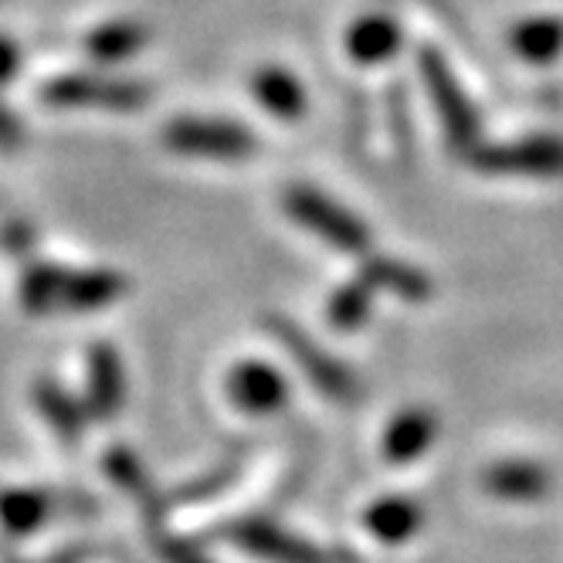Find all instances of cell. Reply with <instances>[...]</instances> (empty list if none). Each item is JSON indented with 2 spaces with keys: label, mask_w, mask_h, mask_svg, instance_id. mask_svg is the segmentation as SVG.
Returning <instances> with one entry per match:
<instances>
[{
  "label": "cell",
  "mask_w": 563,
  "mask_h": 563,
  "mask_svg": "<svg viewBox=\"0 0 563 563\" xmlns=\"http://www.w3.org/2000/svg\"><path fill=\"white\" fill-rule=\"evenodd\" d=\"M424 522V509L411 496H380L364 509V530L380 543H408Z\"/></svg>",
  "instance_id": "cell-18"
},
{
  "label": "cell",
  "mask_w": 563,
  "mask_h": 563,
  "mask_svg": "<svg viewBox=\"0 0 563 563\" xmlns=\"http://www.w3.org/2000/svg\"><path fill=\"white\" fill-rule=\"evenodd\" d=\"M164 146L194 159H249L258 153V136L234 119L177 115L164 130Z\"/></svg>",
  "instance_id": "cell-7"
},
{
  "label": "cell",
  "mask_w": 563,
  "mask_h": 563,
  "mask_svg": "<svg viewBox=\"0 0 563 563\" xmlns=\"http://www.w3.org/2000/svg\"><path fill=\"white\" fill-rule=\"evenodd\" d=\"M356 272L364 275L377 292H390V296L405 299V302H424L434 292L428 272H421L411 262H400V258L364 255V265H360Z\"/></svg>",
  "instance_id": "cell-17"
},
{
  "label": "cell",
  "mask_w": 563,
  "mask_h": 563,
  "mask_svg": "<svg viewBox=\"0 0 563 563\" xmlns=\"http://www.w3.org/2000/svg\"><path fill=\"white\" fill-rule=\"evenodd\" d=\"M146 42H150L146 24L133 21V18H115V21H106L89 31L86 55L99 65H119V62L136 58L146 48Z\"/></svg>",
  "instance_id": "cell-20"
},
{
  "label": "cell",
  "mask_w": 563,
  "mask_h": 563,
  "mask_svg": "<svg viewBox=\"0 0 563 563\" xmlns=\"http://www.w3.org/2000/svg\"><path fill=\"white\" fill-rule=\"evenodd\" d=\"M0 245L14 255H27L34 249V231L27 224H4V231H0Z\"/></svg>",
  "instance_id": "cell-27"
},
{
  "label": "cell",
  "mask_w": 563,
  "mask_h": 563,
  "mask_svg": "<svg viewBox=\"0 0 563 563\" xmlns=\"http://www.w3.org/2000/svg\"><path fill=\"white\" fill-rule=\"evenodd\" d=\"M265 327H268V336L292 356L299 374L327 400H333V405H353V400L364 397V384H360V377L343 364L340 356H333L323 343H316L299 323H292V319H286V316H268Z\"/></svg>",
  "instance_id": "cell-4"
},
{
  "label": "cell",
  "mask_w": 563,
  "mask_h": 563,
  "mask_svg": "<svg viewBox=\"0 0 563 563\" xmlns=\"http://www.w3.org/2000/svg\"><path fill=\"white\" fill-rule=\"evenodd\" d=\"M18 71H21V48L14 37L0 34V89H4Z\"/></svg>",
  "instance_id": "cell-26"
},
{
  "label": "cell",
  "mask_w": 563,
  "mask_h": 563,
  "mask_svg": "<svg viewBox=\"0 0 563 563\" xmlns=\"http://www.w3.org/2000/svg\"><path fill=\"white\" fill-rule=\"evenodd\" d=\"M252 99L282 123H299L309 109L302 78L282 65H262L252 75Z\"/></svg>",
  "instance_id": "cell-15"
},
{
  "label": "cell",
  "mask_w": 563,
  "mask_h": 563,
  "mask_svg": "<svg viewBox=\"0 0 563 563\" xmlns=\"http://www.w3.org/2000/svg\"><path fill=\"white\" fill-rule=\"evenodd\" d=\"M224 397L241 415L272 418L289 405L292 390H289L286 374L278 367L252 356V360H238V364L224 374Z\"/></svg>",
  "instance_id": "cell-9"
},
{
  "label": "cell",
  "mask_w": 563,
  "mask_h": 563,
  "mask_svg": "<svg viewBox=\"0 0 563 563\" xmlns=\"http://www.w3.org/2000/svg\"><path fill=\"white\" fill-rule=\"evenodd\" d=\"M34 408H37V415L45 418V424L55 431V438L65 441V449L82 445L89 421H92L89 411H86V400L71 397L68 387L45 377V380H34Z\"/></svg>",
  "instance_id": "cell-13"
},
{
  "label": "cell",
  "mask_w": 563,
  "mask_h": 563,
  "mask_svg": "<svg viewBox=\"0 0 563 563\" xmlns=\"http://www.w3.org/2000/svg\"><path fill=\"white\" fill-rule=\"evenodd\" d=\"M509 48L527 65H550L563 55V18L533 14L509 27Z\"/></svg>",
  "instance_id": "cell-19"
},
{
  "label": "cell",
  "mask_w": 563,
  "mask_h": 563,
  "mask_svg": "<svg viewBox=\"0 0 563 563\" xmlns=\"http://www.w3.org/2000/svg\"><path fill=\"white\" fill-rule=\"evenodd\" d=\"M380 292L371 286V282L364 275H353L350 282H343V286L333 289L330 302H327V319H330V327L340 330V333H353L360 330L371 319L374 312V299Z\"/></svg>",
  "instance_id": "cell-21"
},
{
  "label": "cell",
  "mask_w": 563,
  "mask_h": 563,
  "mask_svg": "<svg viewBox=\"0 0 563 563\" xmlns=\"http://www.w3.org/2000/svg\"><path fill=\"white\" fill-rule=\"evenodd\" d=\"M224 537L265 563H336L330 550L309 543L306 537L292 530H282L278 522L265 516H245V519L228 522Z\"/></svg>",
  "instance_id": "cell-8"
},
{
  "label": "cell",
  "mask_w": 563,
  "mask_h": 563,
  "mask_svg": "<svg viewBox=\"0 0 563 563\" xmlns=\"http://www.w3.org/2000/svg\"><path fill=\"white\" fill-rule=\"evenodd\" d=\"M468 164L486 177H519V180H560L563 177V136L533 133L503 143H478L468 153Z\"/></svg>",
  "instance_id": "cell-5"
},
{
  "label": "cell",
  "mask_w": 563,
  "mask_h": 563,
  "mask_svg": "<svg viewBox=\"0 0 563 563\" xmlns=\"http://www.w3.org/2000/svg\"><path fill=\"white\" fill-rule=\"evenodd\" d=\"M62 499L65 496L52 489H34V486L4 489L0 493V530L8 537H31L58 512Z\"/></svg>",
  "instance_id": "cell-16"
},
{
  "label": "cell",
  "mask_w": 563,
  "mask_h": 563,
  "mask_svg": "<svg viewBox=\"0 0 563 563\" xmlns=\"http://www.w3.org/2000/svg\"><path fill=\"white\" fill-rule=\"evenodd\" d=\"M434 438L438 415L431 408H405L387 421L380 434V452L390 465H408L434 445Z\"/></svg>",
  "instance_id": "cell-14"
},
{
  "label": "cell",
  "mask_w": 563,
  "mask_h": 563,
  "mask_svg": "<svg viewBox=\"0 0 563 563\" xmlns=\"http://www.w3.org/2000/svg\"><path fill=\"white\" fill-rule=\"evenodd\" d=\"M102 465H106V475H109L112 486H115V489H123L130 499L143 503V499L156 496L153 478H150V472H146L143 459H140L133 449H126V445L109 449V452H106V459H102Z\"/></svg>",
  "instance_id": "cell-22"
},
{
  "label": "cell",
  "mask_w": 563,
  "mask_h": 563,
  "mask_svg": "<svg viewBox=\"0 0 563 563\" xmlns=\"http://www.w3.org/2000/svg\"><path fill=\"white\" fill-rule=\"evenodd\" d=\"M482 489L499 503H540L553 493V472L537 459H499L482 472Z\"/></svg>",
  "instance_id": "cell-11"
},
{
  "label": "cell",
  "mask_w": 563,
  "mask_h": 563,
  "mask_svg": "<svg viewBox=\"0 0 563 563\" xmlns=\"http://www.w3.org/2000/svg\"><path fill=\"white\" fill-rule=\"evenodd\" d=\"M126 278L112 268H65L31 262L18 282V302L27 316H89L123 299Z\"/></svg>",
  "instance_id": "cell-1"
},
{
  "label": "cell",
  "mask_w": 563,
  "mask_h": 563,
  "mask_svg": "<svg viewBox=\"0 0 563 563\" xmlns=\"http://www.w3.org/2000/svg\"><path fill=\"white\" fill-rule=\"evenodd\" d=\"M86 560H89V553L82 547H75V550H58L55 556L37 560V563H86Z\"/></svg>",
  "instance_id": "cell-29"
},
{
  "label": "cell",
  "mask_w": 563,
  "mask_h": 563,
  "mask_svg": "<svg viewBox=\"0 0 563 563\" xmlns=\"http://www.w3.org/2000/svg\"><path fill=\"white\" fill-rule=\"evenodd\" d=\"M234 475H238V462H224V465H218V468H211L205 475L184 482L177 493H170V503H208V499L221 496L231 486Z\"/></svg>",
  "instance_id": "cell-24"
},
{
  "label": "cell",
  "mask_w": 563,
  "mask_h": 563,
  "mask_svg": "<svg viewBox=\"0 0 563 563\" xmlns=\"http://www.w3.org/2000/svg\"><path fill=\"white\" fill-rule=\"evenodd\" d=\"M397 96H390V106H387V119H390V130H394V140H397V150L400 153H411L415 146V133H411V123H408V99L400 89H394Z\"/></svg>",
  "instance_id": "cell-25"
},
{
  "label": "cell",
  "mask_w": 563,
  "mask_h": 563,
  "mask_svg": "<svg viewBox=\"0 0 563 563\" xmlns=\"http://www.w3.org/2000/svg\"><path fill=\"white\" fill-rule=\"evenodd\" d=\"M126 405V367L112 343H92L86 356V411L92 421H112Z\"/></svg>",
  "instance_id": "cell-10"
},
{
  "label": "cell",
  "mask_w": 563,
  "mask_h": 563,
  "mask_svg": "<svg viewBox=\"0 0 563 563\" xmlns=\"http://www.w3.org/2000/svg\"><path fill=\"white\" fill-rule=\"evenodd\" d=\"M282 211H286L302 231H309L312 238H319L323 245L343 255H367L374 245L371 224L312 184L286 187V194H282Z\"/></svg>",
  "instance_id": "cell-2"
},
{
  "label": "cell",
  "mask_w": 563,
  "mask_h": 563,
  "mask_svg": "<svg viewBox=\"0 0 563 563\" xmlns=\"http://www.w3.org/2000/svg\"><path fill=\"white\" fill-rule=\"evenodd\" d=\"M52 109H109V112H133L150 102L146 82L119 75H96V71H68L55 75L52 82L37 92Z\"/></svg>",
  "instance_id": "cell-6"
},
{
  "label": "cell",
  "mask_w": 563,
  "mask_h": 563,
  "mask_svg": "<svg viewBox=\"0 0 563 563\" xmlns=\"http://www.w3.org/2000/svg\"><path fill=\"white\" fill-rule=\"evenodd\" d=\"M143 509V522H146V530L150 537H156V553L164 563H211L205 553H197L184 537H174L164 530V512H167V503L164 496H153L146 503H140Z\"/></svg>",
  "instance_id": "cell-23"
},
{
  "label": "cell",
  "mask_w": 563,
  "mask_h": 563,
  "mask_svg": "<svg viewBox=\"0 0 563 563\" xmlns=\"http://www.w3.org/2000/svg\"><path fill=\"white\" fill-rule=\"evenodd\" d=\"M21 140H24V133H21L18 115L0 102V150H18Z\"/></svg>",
  "instance_id": "cell-28"
},
{
  "label": "cell",
  "mask_w": 563,
  "mask_h": 563,
  "mask_svg": "<svg viewBox=\"0 0 563 563\" xmlns=\"http://www.w3.org/2000/svg\"><path fill=\"white\" fill-rule=\"evenodd\" d=\"M418 75H421V86L431 99V109L438 115V126L449 150L468 156L482 143V115L472 106L465 86L459 82L455 68L438 48L424 45L418 48Z\"/></svg>",
  "instance_id": "cell-3"
},
{
  "label": "cell",
  "mask_w": 563,
  "mask_h": 563,
  "mask_svg": "<svg viewBox=\"0 0 563 563\" xmlns=\"http://www.w3.org/2000/svg\"><path fill=\"white\" fill-rule=\"evenodd\" d=\"M400 48H405V27H400L397 18H390L384 11L360 14L346 27V55L360 68H377V65L390 62Z\"/></svg>",
  "instance_id": "cell-12"
}]
</instances>
